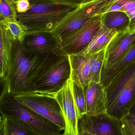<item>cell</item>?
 Segmentation results:
<instances>
[{
    "instance_id": "5",
    "label": "cell",
    "mask_w": 135,
    "mask_h": 135,
    "mask_svg": "<svg viewBox=\"0 0 135 135\" xmlns=\"http://www.w3.org/2000/svg\"><path fill=\"white\" fill-rule=\"evenodd\" d=\"M0 115L25 124L38 135H60L61 129L52 121L21 103L16 95L7 92L0 103Z\"/></svg>"
},
{
    "instance_id": "38",
    "label": "cell",
    "mask_w": 135,
    "mask_h": 135,
    "mask_svg": "<svg viewBox=\"0 0 135 135\" xmlns=\"http://www.w3.org/2000/svg\"><path fill=\"white\" fill-rule=\"evenodd\" d=\"M13 2L14 1H16V0H13Z\"/></svg>"
},
{
    "instance_id": "8",
    "label": "cell",
    "mask_w": 135,
    "mask_h": 135,
    "mask_svg": "<svg viewBox=\"0 0 135 135\" xmlns=\"http://www.w3.org/2000/svg\"><path fill=\"white\" fill-rule=\"evenodd\" d=\"M78 132L93 135H122L120 120L107 113L98 115L84 114L79 120Z\"/></svg>"
},
{
    "instance_id": "9",
    "label": "cell",
    "mask_w": 135,
    "mask_h": 135,
    "mask_svg": "<svg viewBox=\"0 0 135 135\" xmlns=\"http://www.w3.org/2000/svg\"><path fill=\"white\" fill-rule=\"evenodd\" d=\"M55 98L60 105L65 120V135H79V117L74 102L72 90V81L67 80L63 87L56 93Z\"/></svg>"
},
{
    "instance_id": "11",
    "label": "cell",
    "mask_w": 135,
    "mask_h": 135,
    "mask_svg": "<svg viewBox=\"0 0 135 135\" xmlns=\"http://www.w3.org/2000/svg\"><path fill=\"white\" fill-rule=\"evenodd\" d=\"M22 43L25 50L35 54H50L61 47L60 40L51 32L26 34Z\"/></svg>"
},
{
    "instance_id": "17",
    "label": "cell",
    "mask_w": 135,
    "mask_h": 135,
    "mask_svg": "<svg viewBox=\"0 0 135 135\" xmlns=\"http://www.w3.org/2000/svg\"><path fill=\"white\" fill-rule=\"evenodd\" d=\"M135 62V42L128 53L119 61L108 69L102 70L100 83L105 88L123 70Z\"/></svg>"
},
{
    "instance_id": "15",
    "label": "cell",
    "mask_w": 135,
    "mask_h": 135,
    "mask_svg": "<svg viewBox=\"0 0 135 135\" xmlns=\"http://www.w3.org/2000/svg\"><path fill=\"white\" fill-rule=\"evenodd\" d=\"M13 39L4 20L0 19V78H6L9 71Z\"/></svg>"
},
{
    "instance_id": "21",
    "label": "cell",
    "mask_w": 135,
    "mask_h": 135,
    "mask_svg": "<svg viewBox=\"0 0 135 135\" xmlns=\"http://www.w3.org/2000/svg\"><path fill=\"white\" fill-rule=\"evenodd\" d=\"M105 50L90 55L91 66V81L100 83L101 73L104 58Z\"/></svg>"
},
{
    "instance_id": "34",
    "label": "cell",
    "mask_w": 135,
    "mask_h": 135,
    "mask_svg": "<svg viewBox=\"0 0 135 135\" xmlns=\"http://www.w3.org/2000/svg\"><path fill=\"white\" fill-rule=\"evenodd\" d=\"M79 135H93L88 132H79Z\"/></svg>"
},
{
    "instance_id": "24",
    "label": "cell",
    "mask_w": 135,
    "mask_h": 135,
    "mask_svg": "<svg viewBox=\"0 0 135 135\" xmlns=\"http://www.w3.org/2000/svg\"><path fill=\"white\" fill-rule=\"evenodd\" d=\"M4 20L13 39L23 42L27 34L23 25L17 20L15 21Z\"/></svg>"
},
{
    "instance_id": "31",
    "label": "cell",
    "mask_w": 135,
    "mask_h": 135,
    "mask_svg": "<svg viewBox=\"0 0 135 135\" xmlns=\"http://www.w3.org/2000/svg\"><path fill=\"white\" fill-rule=\"evenodd\" d=\"M0 135H7L4 119H3V123L1 127L0 128Z\"/></svg>"
},
{
    "instance_id": "12",
    "label": "cell",
    "mask_w": 135,
    "mask_h": 135,
    "mask_svg": "<svg viewBox=\"0 0 135 135\" xmlns=\"http://www.w3.org/2000/svg\"><path fill=\"white\" fill-rule=\"evenodd\" d=\"M86 114L96 116L107 113L105 88L100 83L90 82L83 88Z\"/></svg>"
},
{
    "instance_id": "14",
    "label": "cell",
    "mask_w": 135,
    "mask_h": 135,
    "mask_svg": "<svg viewBox=\"0 0 135 135\" xmlns=\"http://www.w3.org/2000/svg\"><path fill=\"white\" fill-rule=\"evenodd\" d=\"M92 17L79 6L67 14L50 32L61 41L62 38L80 27Z\"/></svg>"
},
{
    "instance_id": "1",
    "label": "cell",
    "mask_w": 135,
    "mask_h": 135,
    "mask_svg": "<svg viewBox=\"0 0 135 135\" xmlns=\"http://www.w3.org/2000/svg\"><path fill=\"white\" fill-rule=\"evenodd\" d=\"M49 54L29 52L22 42L13 39L10 68L6 78L8 92L16 95L34 93L33 81L36 72Z\"/></svg>"
},
{
    "instance_id": "10",
    "label": "cell",
    "mask_w": 135,
    "mask_h": 135,
    "mask_svg": "<svg viewBox=\"0 0 135 135\" xmlns=\"http://www.w3.org/2000/svg\"><path fill=\"white\" fill-rule=\"evenodd\" d=\"M135 42V32H118L105 48L102 70L108 69L121 60L128 53Z\"/></svg>"
},
{
    "instance_id": "33",
    "label": "cell",
    "mask_w": 135,
    "mask_h": 135,
    "mask_svg": "<svg viewBox=\"0 0 135 135\" xmlns=\"http://www.w3.org/2000/svg\"><path fill=\"white\" fill-rule=\"evenodd\" d=\"M128 113L134 116L135 117V102L130 109Z\"/></svg>"
},
{
    "instance_id": "2",
    "label": "cell",
    "mask_w": 135,
    "mask_h": 135,
    "mask_svg": "<svg viewBox=\"0 0 135 135\" xmlns=\"http://www.w3.org/2000/svg\"><path fill=\"white\" fill-rule=\"evenodd\" d=\"M69 56L61 47L49 54L38 68L33 79L34 93L55 98L70 78Z\"/></svg>"
},
{
    "instance_id": "35",
    "label": "cell",
    "mask_w": 135,
    "mask_h": 135,
    "mask_svg": "<svg viewBox=\"0 0 135 135\" xmlns=\"http://www.w3.org/2000/svg\"><path fill=\"white\" fill-rule=\"evenodd\" d=\"M3 123V119L2 116L0 115V128L1 127Z\"/></svg>"
},
{
    "instance_id": "23",
    "label": "cell",
    "mask_w": 135,
    "mask_h": 135,
    "mask_svg": "<svg viewBox=\"0 0 135 135\" xmlns=\"http://www.w3.org/2000/svg\"><path fill=\"white\" fill-rule=\"evenodd\" d=\"M17 14L13 3H10L7 0H0V19L17 20Z\"/></svg>"
},
{
    "instance_id": "36",
    "label": "cell",
    "mask_w": 135,
    "mask_h": 135,
    "mask_svg": "<svg viewBox=\"0 0 135 135\" xmlns=\"http://www.w3.org/2000/svg\"><path fill=\"white\" fill-rule=\"evenodd\" d=\"M10 3H11V4H12L13 3V0H7Z\"/></svg>"
},
{
    "instance_id": "4",
    "label": "cell",
    "mask_w": 135,
    "mask_h": 135,
    "mask_svg": "<svg viewBox=\"0 0 135 135\" xmlns=\"http://www.w3.org/2000/svg\"><path fill=\"white\" fill-rule=\"evenodd\" d=\"M107 113L120 119L135 102V62L118 74L105 87Z\"/></svg>"
},
{
    "instance_id": "19",
    "label": "cell",
    "mask_w": 135,
    "mask_h": 135,
    "mask_svg": "<svg viewBox=\"0 0 135 135\" xmlns=\"http://www.w3.org/2000/svg\"><path fill=\"white\" fill-rule=\"evenodd\" d=\"M119 0H84L79 7L91 17L107 13Z\"/></svg>"
},
{
    "instance_id": "3",
    "label": "cell",
    "mask_w": 135,
    "mask_h": 135,
    "mask_svg": "<svg viewBox=\"0 0 135 135\" xmlns=\"http://www.w3.org/2000/svg\"><path fill=\"white\" fill-rule=\"evenodd\" d=\"M31 8L26 12L17 13V20L27 34L50 32L77 6L60 4L51 0H30Z\"/></svg>"
},
{
    "instance_id": "26",
    "label": "cell",
    "mask_w": 135,
    "mask_h": 135,
    "mask_svg": "<svg viewBox=\"0 0 135 135\" xmlns=\"http://www.w3.org/2000/svg\"><path fill=\"white\" fill-rule=\"evenodd\" d=\"M116 4L120 5V12L125 13L129 17L130 21L135 16V0L127 1L119 0Z\"/></svg>"
},
{
    "instance_id": "25",
    "label": "cell",
    "mask_w": 135,
    "mask_h": 135,
    "mask_svg": "<svg viewBox=\"0 0 135 135\" xmlns=\"http://www.w3.org/2000/svg\"><path fill=\"white\" fill-rule=\"evenodd\" d=\"M122 135H135V117L128 114L120 119Z\"/></svg>"
},
{
    "instance_id": "6",
    "label": "cell",
    "mask_w": 135,
    "mask_h": 135,
    "mask_svg": "<svg viewBox=\"0 0 135 135\" xmlns=\"http://www.w3.org/2000/svg\"><path fill=\"white\" fill-rule=\"evenodd\" d=\"M18 101L25 106L58 126L62 131L65 127L61 109L57 100L53 97L36 93L16 95Z\"/></svg>"
},
{
    "instance_id": "16",
    "label": "cell",
    "mask_w": 135,
    "mask_h": 135,
    "mask_svg": "<svg viewBox=\"0 0 135 135\" xmlns=\"http://www.w3.org/2000/svg\"><path fill=\"white\" fill-rule=\"evenodd\" d=\"M118 32L115 30L108 28L102 23L88 46L81 52L85 55H90L105 50Z\"/></svg>"
},
{
    "instance_id": "30",
    "label": "cell",
    "mask_w": 135,
    "mask_h": 135,
    "mask_svg": "<svg viewBox=\"0 0 135 135\" xmlns=\"http://www.w3.org/2000/svg\"><path fill=\"white\" fill-rule=\"evenodd\" d=\"M121 6L119 4H116L114 5L113 6L111 7V8L107 12H117V11H120L121 9Z\"/></svg>"
},
{
    "instance_id": "27",
    "label": "cell",
    "mask_w": 135,
    "mask_h": 135,
    "mask_svg": "<svg viewBox=\"0 0 135 135\" xmlns=\"http://www.w3.org/2000/svg\"><path fill=\"white\" fill-rule=\"evenodd\" d=\"M17 13H23L31 8L30 0H16L13 2Z\"/></svg>"
},
{
    "instance_id": "22",
    "label": "cell",
    "mask_w": 135,
    "mask_h": 135,
    "mask_svg": "<svg viewBox=\"0 0 135 135\" xmlns=\"http://www.w3.org/2000/svg\"><path fill=\"white\" fill-rule=\"evenodd\" d=\"M72 90L75 108L80 118L86 113L83 89L72 81Z\"/></svg>"
},
{
    "instance_id": "20",
    "label": "cell",
    "mask_w": 135,
    "mask_h": 135,
    "mask_svg": "<svg viewBox=\"0 0 135 135\" xmlns=\"http://www.w3.org/2000/svg\"><path fill=\"white\" fill-rule=\"evenodd\" d=\"M4 119L7 135H38L22 122L12 118Z\"/></svg>"
},
{
    "instance_id": "13",
    "label": "cell",
    "mask_w": 135,
    "mask_h": 135,
    "mask_svg": "<svg viewBox=\"0 0 135 135\" xmlns=\"http://www.w3.org/2000/svg\"><path fill=\"white\" fill-rule=\"evenodd\" d=\"M69 56L72 82L83 88L91 81V66L90 55L81 52Z\"/></svg>"
},
{
    "instance_id": "18",
    "label": "cell",
    "mask_w": 135,
    "mask_h": 135,
    "mask_svg": "<svg viewBox=\"0 0 135 135\" xmlns=\"http://www.w3.org/2000/svg\"><path fill=\"white\" fill-rule=\"evenodd\" d=\"M130 21L128 16L120 11L106 13L102 17V24L105 27L118 32L127 31Z\"/></svg>"
},
{
    "instance_id": "28",
    "label": "cell",
    "mask_w": 135,
    "mask_h": 135,
    "mask_svg": "<svg viewBox=\"0 0 135 135\" xmlns=\"http://www.w3.org/2000/svg\"><path fill=\"white\" fill-rule=\"evenodd\" d=\"M55 3L60 4L79 7L84 0H51Z\"/></svg>"
},
{
    "instance_id": "37",
    "label": "cell",
    "mask_w": 135,
    "mask_h": 135,
    "mask_svg": "<svg viewBox=\"0 0 135 135\" xmlns=\"http://www.w3.org/2000/svg\"><path fill=\"white\" fill-rule=\"evenodd\" d=\"M60 135H65L64 134H63V133H62V134H60Z\"/></svg>"
},
{
    "instance_id": "7",
    "label": "cell",
    "mask_w": 135,
    "mask_h": 135,
    "mask_svg": "<svg viewBox=\"0 0 135 135\" xmlns=\"http://www.w3.org/2000/svg\"><path fill=\"white\" fill-rule=\"evenodd\" d=\"M103 15L93 17L61 40V47L66 54H78L86 47L102 24Z\"/></svg>"
},
{
    "instance_id": "29",
    "label": "cell",
    "mask_w": 135,
    "mask_h": 135,
    "mask_svg": "<svg viewBox=\"0 0 135 135\" xmlns=\"http://www.w3.org/2000/svg\"><path fill=\"white\" fill-rule=\"evenodd\" d=\"M8 91V86L6 78H0V103Z\"/></svg>"
},
{
    "instance_id": "32",
    "label": "cell",
    "mask_w": 135,
    "mask_h": 135,
    "mask_svg": "<svg viewBox=\"0 0 135 135\" xmlns=\"http://www.w3.org/2000/svg\"><path fill=\"white\" fill-rule=\"evenodd\" d=\"M127 31L128 32L130 33H134L135 32V23L133 24L128 26Z\"/></svg>"
}]
</instances>
